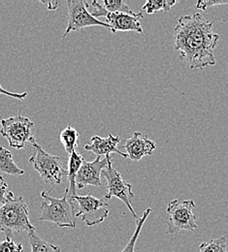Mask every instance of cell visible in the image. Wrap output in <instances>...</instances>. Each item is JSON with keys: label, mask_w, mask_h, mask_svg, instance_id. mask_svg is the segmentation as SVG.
<instances>
[{"label": "cell", "mask_w": 228, "mask_h": 252, "mask_svg": "<svg viewBox=\"0 0 228 252\" xmlns=\"http://www.w3.org/2000/svg\"><path fill=\"white\" fill-rule=\"evenodd\" d=\"M219 40L213 24L198 13L181 17L174 29L175 50L192 69L201 70L216 64L214 50Z\"/></svg>", "instance_id": "6da1fadb"}, {"label": "cell", "mask_w": 228, "mask_h": 252, "mask_svg": "<svg viewBox=\"0 0 228 252\" xmlns=\"http://www.w3.org/2000/svg\"><path fill=\"white\" fill-rule=\"evenodd\" d=\"M0 232L9 238L18 233L35 232V227L30 221L28 205L22 196L16 197L12 191L0 206Z\"/></svg>", "instance_id": "7a4b0ae2"}, {"label": "cell", "mask_w": 228, "mask_h": 252, "mask_svg": "<svg viewBox=\"0 0 228 252\" xmlns=\"http://www.w3.org/2000/svg\"><path fill=\"white\" fill-rule=\"evenodd\" d=\"M50 192L46 190L41 192L44 201L40 206L38 221L52 222L61 228H75L77 209L68 200V189L66 188L65 193L61 199L52 197Z\"/></svg>", "instance_id": "3957f363"}, {"label": "cell", "mask_w": 228, "mask_h": 252, "mask_svg": "<svg viewBox=\"0 0 228 252\" xmlns=\"http://www.w3.org/2000/svg\"><path fill=\"white\" fill-rule=\"evenodd\" d=\"M0 125V134L7 139L11 148L22 150L36 143L33 132L35 125L28 117L22 116L21 111L16 117L1 119Z\"/></svg>", "instance_id": "277c9868"}, {"label": "cell", "mask_w": 228, "mask_h": 252, "mask_svg": "<svg viewBox=\"0 0 228 252\" xmlns=\"http://www.w3.org/2000/svg\"><path fill=\"white\" fill-rule=\"evenodd\" d=\"M33 147L34 153L29 161L39 173L45 184L52 187L53 189L55 186L62 183L64 177H67V170L64 168L65 161L59 157L48 154L37 143H34Z\"/></svg>", "instance_id": "5b68a950"}, {"label": "cell", "mask_w": 228, "mask_h": 252, "mask_svg": "<svg viewBox=\"0 0 228 252\" xmlns=\"http://www.w3.org/2000/svg\"><path fill=\"white\" fill-rule=\"evenodd\" d=\"M194 200H173L167 206L168 229L166 234H177L180 231L194 232L197 229V220L194 214Z\"/></svg>", "instance_id": "8992f818"}, {"label": "cell", "mask_w": 228, "mask_h": 252, "mask_svg": "<svg viewBox=\"0 0 228 252\" xmlns=\"http://www.w3.org/2000/svg\"><path fill=\"white\" fill-rule=\"evenodd\" d=\"M77 209L76 219H81L87 226H96L106 220L109 215V205L91 193L86 196L75 195L68 199Z\"/></svg>", "instance_id": "52a82bcc"}, {"label": "cell", "mask_w": 228, "mask_h": 252, "mask_svg": "<svg viewBox=\"0 0 228 252\" xmlns=\"http://www.w3.org/2000/svg\"><path fill=\"white\" fill-rule=\"evenodd\" d=\"M88 3L83 0H69L67 1V28L63 39L71 32H79L90 27H103L109 32L112 29L105 22L96 19L88 10Z\"/></svg>", "instance_id": "ba28073f"}, {"label": "cell", "mask_w": 228, "mask_h": 252, "mask_svg": "<svg viewBox=\"0 0 228 252\" xmlns=\"http://www.w3.org/2000/svg\"><path fill=\"white\" fill-rule=\"evenodd\" d=\"M101 176L107 181L108 192L105 195V199L109 200L112 197H117L129 208L133 218L138 220L137 215L131 205L134 198V193L132 191V186L128 184L122 177L121 173L113 167L112 158H109L108 166L102 171Z\"/></svg>", "instance_id": "9c48e42d"}, {"label": "cell", "mask_w": 228, "mask_h": 252, "mask_svg": "<svg viewBox=\"0 0 228 252\" xmlns=\"http://www.w3.org/2000/svg\"><path fill=\"white\" fill-rule=\"evenodd\" d=\"M92 4L95 8L92 15L96 19L103 17L105 19V24L111 27L113 33H116L117 32L143 33V28L140 24V20L143 19L144 16L141 12L135 15H130L125 13H109L98 1H93Z\"/></svg>", "instance_id": "30bf717a"}, {"label": "cell", "mask_w": 228, "mask_h": 252, "mask_svg": "<svg viewBox=\"0 0 228 252\" xmlns=\"http://www.w3.org/2000/svg\"><path fill=\"white\" fill-rule=\"evenodd\" d=\"M110 156L106 158H97L94 161H84L76 177L77 189L86 187H102L101 173L108 166Z\"/></svg>", "instance_id": "8fae6325"}, {"label": "cell", "mask_w": 228, "mask_h": 252, "mask_svg": "<svg viewBox=\"0 0 228 252\" xmlns=\"http://www.w3.org/2000/svg\"><path fill=\"white\" fill-rule=\"evenodd\" d=\"M156 149L157 144L140 132H134L132 137L125 143L128 158L135 162L145 157L152 156Z\"/></svg>", "instance_id": "7c38bea8"}, {"label": "cell", "mask_w": 228, "mask_h": 252, "mask_svg": "<svg viewBox=\"0 0 228 252\" xmlns=\"http://www.w3.org/2000/svg\"><path fill=\"white\" fill-rule=\"evenodd\" d=\"M121 142L119 136H113L111 133L106 138H101L99 136H94L92 138V143L85 146V151L92 152L97 156V158L108 157L111 154H119L124 158H128L127 154L121 152L117 146Z\"/></svg>", "instance_id": "4fadbf2b"}, {"label": "cell", "mask_w": 228, "mask_h": 252, "mask_svg": "<svg viewBox=\"0 0 228 252\" xmlns=\"http://www.w3.org/2000/svg\"><path fill=\"white\" fill-rule=\"evenodd\" d=\"M84 158L77 151H74L70 156L68 160V169H67V179H68V199L77 195L76 194V177L77 174L84 162Z\"/></svg>", "instance_id": "5bb4252c"}, {"label": "cell", "mask_w": 228, "mask_h": 252, "mask_svg": "<svg viewBox=\"0 0 228 252\" xmlns=\"http://www.w3.org/2000/svg\"><path fill=\"white\" fill-rule=\"evenodd\" d=\"M0 171L10 176H23L25 174V171L15 163L12 153L3 147H0Z\"/></svg>", "instance_id": "9a60e30c"}, {"label": "cell", "mask_w": 228, "mask_h": 252, "mask_svg": "<svg viewBox=\"0 0 228 252\" xmlns=\"http://www.w3.org/2000/svg\"><path fill=\"white\" fill-rule=\"evenodd\" d=\"M79 132L73 128L72 126H67L65 129L63 130L61 133L60 139L65 147L66 153L70 156L74 151H76V148L79 145Z\"/></svg>", "instance_id": "2e32d148"}, {"label": "cell", "mask_w": 228, "mask_h": 252, "mask_svg": "<svg viewBox=\"0 0 228 252\" xmlns=\"http://www.w3.org/2000/svg\"><path fill=\"white\" fill-rule=\"evenodd\" d=\"M29 242L32 248V252H61L62 250L59 246L45 241L38 237L35 232H30Z\"/></svg>", "instance_id": "e0dca14e"}, {"label": "cell", "mask_w": 228, "mask_h": 252, "mask_svg": "<svg viewBox=\"0 0 228 252\" xmlns=\"http://www.w3.org/2000/svg\"><path fill=\"white\" fill-rule=\"evenodd\" d=\"M177 3L178 1L176 0H148L143 6V9L150 15L162 10L167 13Z\"/></svg>", "instance_id": "ac0fdd59"}, {"label": "cell", "mask_w": 228, "mask_h": 252, "mask_svg": "<svg viewBox=\"0 0 228 252\" xmlns=\"http://www.w3.org/2000/svg\"><path fill=\"white\" fill-rule=\"evenodd\" d=\"M152 212H153V210H152L151 208L147 209V210L144 212L142 218H140V219H138V220H136V229H135V232H134L133 236L131 237V239L130 240V242L128 243V245L126 246V248H125L122 252H134L135 245H136L137 240H138V237H139V235H140V233H141V231H142L143 225H144L145 221L147 220V219L149 218V216L152 214Z\"/></svg>", "instance_id": "d6986e66"}, {"label": "cell", "mask_w": 228, "mask_h": 252, "mask_svg": "<svg viewBox=\"0 0 228 252\" xmlns=\"http://www.w3.org/2000/svg\"><path fill=\"white\" fill-rule=\"evenodd\" d=\"M199 252H228V243L225 237L202 243L199 246Z\"/></svg>", "instance_id": "ffe728a7"}, {"label": "cell", "mask_w": 228, "mask_h": 252, "mask_svg": "<svg viewBox=\"0 0 228 252\" xmlns=\"http://www.w3.org/2000/svg\"><path fill=\"white\" fill-rule=\"evenodd\" d=\"M100 4L109 13H125L130 15L136 14L122 0H104Z\"/></svg>", "instance_id": "44dd1931"}, {"label": "cell", "mask_w": 228, "mask_h": 252, "mask_svg": "<svg viewBox=\"0 0 228 252\" xmlns=\"http://www.w3.org/2000/svg\"><path fill=\"white\" fill-rule=\"evenodd\" d=\"M23 245L21 243L16 244L9 237H6L4 241L0 242V252H23Z\"/></svg>", "instance_id": "7402d4cb"}, {"label": "cell", "mask_w": 228, "mask_h": 252, "mask_svg": "<svg viewBox=\"0 0 228 252\" xmlns=\"http://www.w3.org/2000/svg\"><path fill=\"white\" fill-rule=\"evenodd\" d=\"M221 5H228V1H221V0H200L195 4L196 9L207 11L209 8L213 6H221Z\"/></svg>", "instance_id": "603a6c76"}, {"label": "cell", "mask_w": 228, "mask_h": 252, "mask_svg": "<svg viewBox=\"0 0 228 252\" xmlns=\"http://www.w3.org/2000/svg\"><path fill=\"white\" fill-rule=\"evenodd\" d=\"M10 191H8V185L4 178L0 176V206H2L8 199Z\"/></svg>", "instance_id": "cb8c5ba5"}, {"label": "cell", "mask_w": 228, "mask_h": 252, "mask_svg": "<svg viewBox=\"0 0 228 252\" xmlns=\"http://www.w3.org/2000/svg\"><path fill=\"white\" fill-rule=\"evenodd\" d=\"M7 95V96H10V97H13V98H16L18 100H24L25 98H27L28 96V93H24V94H15V93H10L6 90H4L1 85H0V95Z\"/></svg>", "instance_id": "d4e9b609"}, {"label": "cell", "mask_w": 228, "mask_h": 252, "mask_svg": "<svg viewBox=\"0 0 228 252\" xmlns=\"http://www.w3.org/2000/svg\"><path fill=\"white\" fill-rule=\"evenodd\" d=\"M49 10H56L58 9L59 5H60V2L58 1H48V2H42Z\"/></svg>", "instance_id": "484cf974"}]
</instances>
